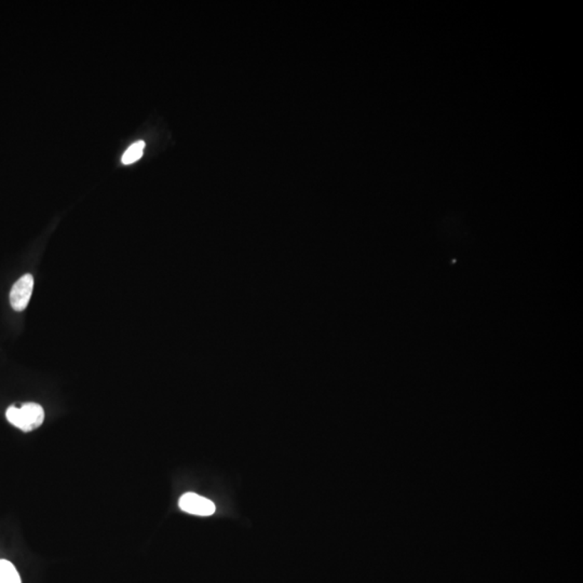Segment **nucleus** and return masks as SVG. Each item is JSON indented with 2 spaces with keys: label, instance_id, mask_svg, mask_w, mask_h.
I'll return each mask as SVG.
<instances>
[{
  "label": "nucleus",
  "instance_id": "nucleus-1",
  "mask_svg": "<svg viewBox=\"0 0 583 583\" xmlns=\"http://www.w3.org/2000/svg\"><path fill=\"white\" fill-rule=\"evenodd\" d=\"M7 419L14 427L28 432L43 425L45 419V411L43 407L36 403H26L21 409L10 406L7 409Z\"/></svg>",
  "mask_w": 583,
  "mask_h": 583
},
{
  "label": "nucleus",
  "instance_id": "nucleus-2",
  "mask_svg": "<svg viewBox=\"0 0 583 583\" xmlns=\"http://www.w3.org/2000/svg\"><path fill=\"white\" fill-rule=\"evenodd\" d=\"M33 288H34V278L29 273L23 275L16 282L10 292V304L14 310L22 311L26 308L31 300V293H33Z\"/></svg>",
  "mask_w": 583,
  "mask_h": 583
},
{
  "label": "nucleus",
  "instance_id": "nucleus-3",
  "mask_svg": "<svg viewBox=\"0 0 583 583\" xmlns=\"http://www.w3.org/2000/svg\"><path fill=\"white\" fill-rule=\"evenodd\" d=\"M179 505L186 513L199 516L212 515L216 510L212 501L194 493L183 495L179 499Z\"/></svg>",
  "mask_w": 583,
  "mask_h": 583
},
{
  "label": "nucleus",
  "instance_id": "nucleus-4",
  "mask_svg": "<svg viewBox=\"0 0 583 583\" xmlns=\"http://www.w3.org/2000/svg\"><path fill=\"white\" fill-rule=\"evenodd\" d=\"M0 583H22L14 564L0 560Z\"/></svg>",
  "mask_w": 583,
  "mask_h": 583
},
{
  "label": "nucleus",
  "instance_id": "nucleus-5",
  "mask_svg": "<svg viewBox=\"0 0 583 583\" xmlns=\"http://www.w3.org/2000/svg\"><path fill=\"white\" fill-rule=\"evenodd\" d=\"M144 149H145V142L139 141L137 143H133L122 154L121 162L125 166L135 164L143 156Z\"/></svg>",
  "mask_w": 583,
  "mask_h": 583
}]
</instances>
